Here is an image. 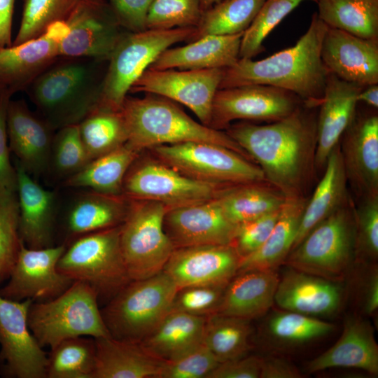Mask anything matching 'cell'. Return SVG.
I'll return each mask as SVG.
<instances>
[{"instance_id":"38","label":"cell","mask_w":378,"mask_h":378,"mask_svg":"<svg viewBox=\"0 0 378 378\" xmlns=\"http://www.w3.org/2000/svg\"><path fill=\"white\" fill-rule=\"evenodd\" d=\"M78 127L81 142L90 160L127 141V132L121 110L99 106Z\"/></svg>"},{"instance_id":"24","label":"cell","mask_w":378,"mask_h":378,"mask_svg":"<svg viewBox=\"0 0 378 378\" xmlns=\"http://www.w3.org/2000/svg\"><path fill=\"white\" fill-rule=\"evenodd\" d=\"M17 193L19 202V234L28 248H42L53 245L57 212V195L36 183L18 162Z\"/></svg>"},{"instance_id":"3","label":"cell","mask_w":378,"mask_h":378,"mask_svg":"<svg viewBox=\"0 0 378 378\" xmlns=\"http://www.w3.org/2000/svg\"><path fill=\"white\" fill-rule=\"evenodd\" d=\"M107 64L108 60L59 55L25 92L55 131L76 125L99 106Z\"/></svg>"},{"instance_id":"35","label":"cell","mask_w":378,"mask_h":378,"mask_svg":"<svg viewBox=\"0 0 378 378\" xmlns=\"http://www.w3.org/2000/svg\"><path fill=\"white\" fill-rule=\"evenodd\" d=\"M214 199L230 220L239 225L281 209L286 197L264 181L223 186Z\"/></svg>"},{"instance_id":"23","label":"cell","mask_w":378,"mask_h":378,"mask_svg":"<svg viewBox=\"0 0 378 378\" xmlns=\"http://www.w3.org/2000/svg\"><path fill=\"white\" fill-rule=\"evenodd\" d=\"M6 130L10 151L28 174L39 176L49 170L55 131L24 100H10Z\"/></svg>"},{"instance_id":"30","label":"cell","mask_w":378,"mask_h":378,"mask_svg":"<svg viewBox=\"0 0 378 378\" xmlns=\"http://www.w3.org/2000/svg\"><path fill=\"white\" fill-rule=\"evenodd\" d=\"M132 200L122 195L94 190L82 192L71 202L66 216L67 237L80 236L121 225L126 220ZM71 240V241H72Z\"/></svg>"},{"instance_id":"53","label":"cell","mask_w":378,"mask_h":378,"mask_svg":"<svg viewBox=\"0 0 378 378\" xmlns=\"http://www.w3.org/2000/svg\"><path fill=\"white\" fill-rule=\"evenodd\" d=\"M153 0H108L119 23L127 31L138 32L147 29L148 8Z\"/></svg>"},{"instance_id":"13","label":"cell","mask_w":378,"mask_h":378,"mask_svg":"<svg viewBox=\"0 0 378 378\" xmlns=\"http://www.w3.org/2000/svg\"><path fill=\"white\" fill-rule=\"evenodd\" d=\"M302 103L294 94L270 85L218 89L213 102L209 127L225 130L237 120L277 121L291 114Z\"/></svg>"},{"instance_id":"16","label":"cell","mask_w":378,"mask_h":378,"mask_svg":"<svg viewBox=\"0 0 378 378\" xmlns=\"http://www.w3.org/2000/svg\"><path fill=\"white\" fill-rule=\"evenodd\" d=\"M65 22L69 31L59 43L61 56L108 60L128 31L106 0H80Z\"/></svg>"},{"instance_id":"1","label":"cell","mask_w":378,"mask_h":378,"mask_svg":"<svg viewBox=\"0 0 378 378\" xmlns=\"http://www.w3.org/2000/svg\"><path fill=\"white\" fill-rule=\"evenodd\" d=\"M303 104L287 117L265 125L230 124L225 132L286 197L304 196L316 169L317 116Z\"/></svg>"},{"instance_id":"4","label":"cell","mask_w":378,"mask_h":378,"mask_svg":"<svg viewBox=\"0 0 378 378\" xmlns=\"http://www.w3.org/2000/svg\"><path fill=\"white\" fill-rule=\"evenodd\" d=\"M120 110L126 144L139 152L156 146L202 141L228 148L253 162L225 131L196 122L168 99L153 94L142 98L127 95Z\"/></svg>"},{"instance_id":"22","label":"cell","mask_w":378,"mask_h":378,"mask_svg":"<svg viewBox=\"0 0 378 378\" xmlns=\"http://www.w3.org/2000/svg\"><path fill=\"white\" fill-rule=\"evenodd\" d=\"M321 57L329 74L341 80L362 87L378 84V40L327 26Z\"/></svg>"},{"instance_id":"14","label":"cell","mask_w":378,"mask_h":378,"mask_svg":"<svg viewBox=\"0 0 378 378\" xmlns=\"http://www.w3.org/2000/svg\"><path fill=\"white\" fill-rule=\"evenodd\" d=\"M32 302L0 296V372L4 377L46 378L48 356L28 326Z\"/></svg>"},{"instance_id":"28","label":"cell","mask_w":378,"mask_h":378,"mask_svg":"<svg viewBox=\"0 0 378 378\" xmlns=\"http://www.w3.org/2000/svg\"><path fill=\"white\" fill-rule=\"evenodd\" d=\"M244 33L208 35L187 45L169 48L149 66L153 69H225L238 59Z\"/></svg>"},{"instance_id":"51","label":"cell","mask_w":378,"mask_h":378,"mask_svg":"<svg viewBox=\"0 0 378 378\" xmlns=\"http://www.w3.org/2000/svg\"><path fill=\"white\" fill-rule=\"evenodd\" d=\"M281 209L237 225L231 245L241 259L263 244L278 220Z\"/></svg>"},{"instance_id":"9","label":"cell","mask_w":378,"mask_h":378,"mask_svg":"<svg viewBox=\"0 0 378 378\" xmlns=\"http://www.w3.org/2000/svg\"><path fill=\"white\" fill-rule=\"evenodd\" d=\"M195 27L127 31L112 52L99 106L120 110L132 84L155 59L172 45L190 41Z\"/></svg>"},{"instance_id":"6","label":"cell","mask_w":378,"mask_h":378,"mask_svg":"<svg viewBox=\"0 0 378 378\" xmlns=\"http://www.w3.org/2000/svg\"><path fill=\"white\" fill-rule=\"evenodd\" d=\"M177 289L163 270L146 279L132 280L101 310L111 336L141 342L171 311Z\"/></svg>"},{"instance_id":"56","label":"cell","mask_w":378,"mask_h":378,"mask_svg":"<svg viewBox=\"0 0 378 378\" xmlns=\"http://www.w3.org/2000/svg\"><path fill=\"white\" fill-rule=\"evenodd\" d=\"M15 0H0V49L12 46V20Z\"/></svg>"},{"instance_id":"5","label":"cell","mask_w":378,"mask_h":378,"mask_svg":"<svg viewBox=\"0 0 378 378\" xmlns=\"http://www.w3.org/2000/svg\"><path fill=\"white\" fill-rule=\"evenodd\" d=\"M98 296L89 285L72 284L58 296L33 302L28 312L29 328L41 346L50 349L76 337H111L98 306Z\"/></svg>"},{"instance_id":"26","label":"cell","mask_w":378,"mask_h":378,"mask_svg":"<svg viewBox=\"0 0 378 378\" xmlns=\"http://www.w3.org/2000/svg\"><path fill=\"white\" fill-rule=\"evenodd\" d=\"M341 301V288L334 281L292 267L279 278L274 295L283 309L310 316L332 314Z\"/></svg>"},{"instance_id":"50","label":"cell","mask_w":378,"mask_h":378,"mask_svg":"<svg viewBox=\"0 0 378 378\" xmlns=\"http://www.w3.org/2000/svg\"><path fill=\"white\" fill-rule=\"evenodd\" d=\"M219 363L202 343L174 360L163 362L158 378H207Z\"/></svg>"},{"instance_id":"17","label":"cell","mask_w":378,"mask_h":378,"mask_svg":"<svg viewBox=\"0 0 378 378\" xmlns=\"http://www.w3.org/2000/svg\"><path fill=\"white\" fill-rule=\"evenodd\" d=\"M65 248L64 244L31 248L22 242L8 282L0 288V296L15 301L43 302L62 293L74 282L57 270Z\"/></svg>"},{"instance_id":"52","label":"cell","mask_w":378,"mask_h":378,"mask_svg":"<svg viewBox=\"0 0 378 378\" xmlns=\"http://www.w3.org/2000/svg\"><path fill=\"white\" fill-rule=\"evenodd\" d=\"M11 97L6 92H1L0 97V187L17 191V172L10 160L6 130L7 108Z\"/></svg>"},{"instance_id":"27","label":"cell","mask_w":378,"mask_h":378,"mask_svg":"<svg viewBox=\"0 0 378 378\" xmlns=\"http://www.w3.org/2000/svg\"><path fill=\"white\" fill-rule=\"evenodd\" d=\"M354 368L378 374V346L370 323L358 317L348 318L337 342L309 361L306 370L316 372L331 368Z\"/></svg>"},{"instance_id":"59","label":"cell","mask_w":378,"mask_h":378,"mask_svg":"<svg viewBox=\"0 0 378 378\" xmlns=\"http://www.w3.org/2000/svg\"><path fill=\"white\" fill-rule=\"evenodd\" d=\"M222 0H201V4L203 11L211 7L216 4L219 3Z\"/></svg>"},{"instance_id":"12","label":"cell","mask_w":378,"mask_h":378,"mask_svg":"<svg viewBox=\"0 0 378 378\" xmlns=\"http://www.w3.org/2000/svg\"><path fill=\"white\" fill-rule=\"evenodd\" d=\"M223 186L192 179L143 150L125 174L122 194L158 202L169 209L213 199Z\"/></svg>"},{"instance_id":"49","label":"cell","mask_w":378,"mask_h":378,"mask_svg":"<svg viewBox=\"0 0 378 378\" xmlns=\"http://www.w3.org/2000/svg\"><path fill=\"white\" fill-rule=\"evenodd\" d=\"M226 286H191L177 289L171 311L207 317L216 314Z\"/></svg>"},{"instance_id":"34","label":"cell","mask_w":378,"mask_h":378,"mask_svg":"<svg viewBox=\"0 0 378 378\" xmlns=\"http://www.w3.org/2000/svg\"><path fill=\"white\" fill-rule=\"evenodd\" d=\"M206 318L170 311L139 343L155 358L174 360L202 344Z\"/></svg>"},{"instance_id":"33","label":"cell","mask_w":378,"mask_h":378,"mask_svg":"<svg viewBox=\"0 0 378 378\" xmlns=\"http://www.w3.org/2000/svg\"><path fill=\"white\" fill-rule=\"evenodd\" d=\"M308 198L286 197L271 233L255 251L241 259L237 273L249 270H275L284 263L293 246Z\"/></svg>"},{"instance_id":"29","label":"cell","mask_w":378,"mask_h":378,"mask_svg":"<svg viewBox=\"0 0 378 378\" xmlns=\"http://www.w3.org/2000/svg\"><path fill=\"white\" fill-rule=\"evenodd\" d=\"M279 281L272 270L237 273L226 285L216 314L247 320L262 316L274 302Z\"/></svg>"},{"instance_id":"54","label":"cell","mask_w":378,"mask_h":378,"mask_svg":"<svg viewBox=\"0 0 378 378\" xmlns=\"http://www.w3.org/2000/svg\"><path fill=\"white\" fill-rule=\"evenodd\" d=\"M262 358L251 356L220 363L207 378H260Z\"/></svg>"},{"instance_id":"36","label":"cell","mask_w":378,"mask_h":378,"mask_svg":"<svg viewBox=\"0 0 378 378\" xmlns=\"http://www.w3.org/2000/svg\"><path fill=\"white\" fill-rule=\"evenodd\" d=\"M141 152L127 144L88 162L83 169L68 177L64 186L88 188L111 195H122L125 174Z\"/></svg>"},{"instance_id":"40","label":"cell","mask_w":378,"mask_h":378,"mask_svg":"<svg viewBox=\"0 0 378 378\" xmlns=\"http://www.w3.org/2000/svg\"><path fill=\"white\" fill-rule=\"evenodd\" d=\"M265 0H222L203 11L190 41L208 35L244 33Z\"/></svg>"},{"instance_id":"15","label":"cell","mask_w":378,"mask_h":378,"mask_svg":"<svg viewBox=\"0 0 378 378\" xmlns=\"http://www.w3.org/2000/svg\"><path fill=\"white\" fill-rule=\"evenodd\" d=\"M224 69H153L148 68L129 92L156 94L189 108L201 123L209 127L212 105Z\"/></svg>"},{"instance_id":"7","label":"cell","mask_w":378,"mask_h":378,"mask_svg":"<svg viewBox=\"0 0 378 378\" xmlns=\"http://www.w3.org/2000/svg\"><path fill=\"white\" fill-rule=\"evenodd\" d=\"M354 209L351 197L316 225L284 263L330 281L341 279L356 256Z\"/></svg>"},{"instance_id":"32","label":"cell","mask_w":378,"mask_h":378,"mask_svg":"<svg viewBox=\"0 0 378 378\" xmlns=\"http://www.w3.org/2000/svg\"><path fill=\"white\" fill-rule=\"evenodd\" d=\"M347 185L340 144H338L330 153L323 169V176L313 195L307 200L292 249L316 225L351 198Z\"/></svg>"},{"instance_id":"41","label":"cell","mask_w":378,"mask_h":378,"mask_svg":"<svg viewBox=\"0 0 378 378\" xmlns=\"http://www.w3.org/2000/svg\"><path fill=\"white\" fill-rule=\"evenodd\" d=\"M95 368L94 339L69 338L50 349L46 378H94Z\"/></svg>"},{"instance_id":"42","label":"cell","mask_w":378,"mask_h":378,"mask_svg":"<svg viewBox=\"0 0 378 378\" xmlns=\"http://www.w3.org/2000/svg\"><path fill=\"white\" fill-rule=\"evenodd\" d=\"M80 0H24L22 16L12 46L42 36L52 23L66 21Z\"/></svg>"},{"instance_id":"45","label":"cell","mask_w":378,"mask_h":378,"mask_svg":"<svg viewBox=\"0 0 378 378\" xmlns=\"http://www.w3.org/2000/svg\"><path fill=\"white\" fill-rule=\"evenodd\" d=\"M334 329L332 323L286 310L272 316L267 324L272 337L288 344H303L327 335Z\"/></svg>"},{"instance_id":"19","label":"cell","mask_w":378,"mask_h":378,"mask_svg":"<svg viewBox=\"0 0 378 378\" xmlns=\"http://www.w3.org/2000/svg\"><path fill=\"white\" fill-rule=\"evenodd\" d=\"M241 257L230 244L174 248L163 271L177 288L191 286H226L237 273Z\"/></svg>"},{"instance_id":"55","label":"cell","mask_w":378,"mask_h":378,"mask_svg":"<svg viewBox=\"0 0 378 378\" xmlns=\"http://www.w3.org/2000/svg\"><path fill=\"white\" fill-rule=\"evenodd\" d=\"M298 368L286 359L278 357L262 358L260 378H299Z\"/></svg>"},{"instance_id":"2","label":"cell","mask_w":378,"mask_h":378,"mask_svg":"<svg viewBox=\"0 0 378 378\" xmlns=\"http://www.w3.org/2000/svg\"><path fill=\"white\" fill-rule=\"evenodd\" d=\"M327 26L316 13L296 43L260 60L239 58L223 69L219 89L266 85L288 91L308 107L321 104L329 72L321 57Z\"/></svg>"},{"instance_id":"46","label":"cell","mask_w":378,"mask_h":378,"mask_svg":"<svg viewBox=\"0 0 378 378\" xmlns=\"http://www.w3.org/2000/svg\"><path fill=\"white\" fill-rule=\"evenodd\" d=\"M202 13L201 0H153L146 25L147 29L196 27Z\"/></svg>"},{"instance_id":"31","label":"cell","mask_w":378,"mask_h":378,"mask_svg":"<svg viewBox=\"0 0 378 378\" xmlns=\"http://www.w3.org/2000/svg\"><path fill=\"white\" fill-rule=\"evenodd\" d=\"M94 378H158L163 361L149 354L138 342L112 337L94 338Z\"/></svg>"},{"instance_id":"43","label":"cell","mask_w":378,"mask_h":378,"mask_svg":"<svg viewBox=\"0 0 378 378\" xmlns=\"http://www.w3.org/2000/svg\"><path fill=\"white\" fill-rule=\"evenodd\" d=\"M304 1L265 0L255 18L241 37L239 58H251L264 50L263 42L270 33Z\"/></svg>"},{"instance_id":"21","label":"cell","mask_w":378,"mask_h":378,"mask_svg":"<svg viewBox=\"0 0 378 378\" xmlns=\"http://www.w3.org/2000/svg\"><path fill=\"white\" fill-rule=\"evenodd\" d=\"M66 29L59 22L41 36L0 49V90L11 96L28 86L59 56Z\"/></svg>"},{"instance_id":"25","label":"cell","mask_w":378,"mask_h":378,"mask_svg":"<svg viewBox=\"0 0 378 378\" xmlns=\"http://www.w3.org/2000/svg\"><path fill=\"white\" fill-rule=\"evenodd\" d=\"M363 88L329 74L317 116L316 172L323 171L330 153L353 120Z\"/></svg>"},{"instance_id":"60","label":"cell","mask_w":378,"mask_h":378,"mask_svg":"<svg viewBox=\"0 0 378 378\" xmlns=\"http://www.w3.org/2000/svg\"><path fill=\"white\" fill-rule=\"evenodd\" d=\"M1 91L0 90V97H1Z\"/></svg>"},{"instance_id":"47","label":"cell","mask_w":378,"mask_h":378,"mask_svg":"<svg viewBox=\"0 0 378 378\" xmlns=\"http://www.w3.org/2000/svg\"><path fill=\"white\" fill-rule=\"evenodd\" d=\"M90 161L81 142L78 125L57 130L52 144L49 169L67 178Z\"/></svg>"},{"instance_id":"39","label":"cell","mask_w":378,"mask_h":378,"mask_svg":"<svg viewBox=\"0 0 378 378\" xmlns=\"http://www.w3.org/2000/svg\"><path fill=\"white\" fill-rule=\"evenodd\" d=\"M251 333L250 320L214 314L206 318L202 343L223 363L247 355Z\"/></svg>"},{"instance_id":"8","label":"cell","mask_w":378,"mask_h":378,"mask_svg":"<svg viewBox=\"0 0 378 378\" xmlns=\"http://www.w3.org/2000/svg\"><path fill=\"white\" fill-rule=\"evenodd\" d=\"M121 225L73 239L58 260L59 272L110 300L132 281L120 247Z\"/></svg>"},{"instance_id":"10","label":"cell","mask_w":378,"mask_h":378,"mask_svg":"<svg viewBox=\"0 0 378 378\" xmlns=\"http://www.w3.org/2000/svg\"><path fill=\"white\" fill-rule=\"evenodd\" d=\"M147 150L164 164L196 181L217 186L266 181L255 163L216 144L190 141L156 146Z\"/></svg>"},{"instance_id":"57","label":"cell","mask_w":378,"mask_h":378,"mask_svg":"<svg viewBox=\"0 0 378 378\" xmlns=\"http://www.w3.org/2000/svg\"><path fill=\"white\" fill-rule=\"evenodd\" d=\"M363 309L368 314H372L378 308V274L373 270L365 284Z\"/></svg>"},{"instance_id":"18","label":"cell","mask_w":378,"mask_h":378,"mask_svg":"<svg viewBox=\"0 0 378 378\" xmlns=\"http://www.w3.org/2000/svg\"><path fill=\"white\" fill-rule=\"evenodd\" d=\"M237 225L214 199L167 209L164 230L174 248L207 244H230Z\"/></svg>"},{"instance_id":"20","label":"cell","mask_w":378,"mask_h":378,"mask_svg":"<svg viewBox=\"0 0 378 378\" xmlns=\"http://www.w3.org/2000/svg\"><path fill=\"white\" fill-rule=\"evenodd\" d=\"M348 183L358 197L378 195V115H355L339 142Z\"/></svg>"},{"instance_id":"44","label":"cell","mask_w":378,"mask_h":378,"mask_svg":"<svg viewBox=\"0 0 378 378\" xmlns=\"http://www.w3.org/2000/svg\"><path fill=\"white\" fill-rule=\"evenodd\" d=\"M22 243L17 191L0 187V284L8 279Z\"/></svg>"},{"instance_id":"48","label":"cell","mask_w":378,"mask_h":378,"mask_svg":"<svg viewBox=\"0 0 378 378\" xmlns=\"http://www.w3.org/2000/svg\"><path fill=\"white\" fill-rule=\"evenodd\" d=\"M356 255L376 259L378 255V195L359 198L355 205Z\"/></svg>"},{"instance_id":"11","label":"cell","mask_w":378,"mask_h":378,"mask_svg":"<svg viewBox=\"0 0 378 378\" xmlns=\"http://www.w3.org/2000/svg\"><path fill=\"white\" fill-rule=\"evenodd\" d=\"M167 209L158 202L132 200L120 235L131 280L146 279L162 272L174 249L163 227Z\"/></svg>"},{"instance_id":"58","label":"cell","mask_w":378,"mask_h":378,"mask_svg":"<svg viewBox=\"0 0 378 378\" xmlns=\"http://www.w3.org/2000/svg\"><path fill=\"white\" fill-rule=\"evenodd\" d=\"M359 92L357 96L358 102H363L368 106L377 110L378 108V85H366Z\"/></svg>"},{"instance_id":"37","label":"cell","mask_w":378,"mask_h":378,"mask_svg":"<svg viewBox=\"0 0 378 378\" xmlns=\"http://www.w3.org/2000/svg\"><path fill=\"white\" fill-rule=\"evenodd\" d=\"M318 18L331 28L378 40V0H317Z\"/></svg>"}]
</instances>
